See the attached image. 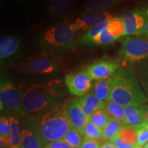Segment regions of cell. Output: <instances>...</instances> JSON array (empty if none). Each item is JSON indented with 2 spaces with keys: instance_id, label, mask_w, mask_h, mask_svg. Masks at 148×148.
<instances>
[{
  "instance_id": "obj_36",
  "label": "cell",
  "mask_w": 148,
  "mask_h": 148,
  "mask_svg": "<svg viewBox=\"0 0 148 148\" xmlns=\"http://www.w3.org/2000/svg\"><path fill=\"white\" fill-rule=\"evenodd\" d=\"M100 148H116V147L112 141L108 140L101 144Z\"/></svg>"
},
{
  "instance_id": "obj_19",
  "label": "cell",
  "mask_w": 148,
  "mask_h": 148,
  "mask_svg": "<svg viewBox=\"0 0 148 148\" xmlns=\"http://www.w3.org/2000/svg\"><path fill=\"white\" fill-rule=\"evenodd\" d=\"M117 138L127 145L136 147L137 146V132L136 129L128 125H123L117 134Z\"/></svg>"
},
{
  "instance_id": "obj_35",
  "label": "cell",
  "mask_w": 148,
  "mask_h": 148,
  "mask_svg": "<svg viewBox=\"0 0 148 148\" xmlns=\"http://www.w3.org/2000/svg\"><path fill=\"white\" fill-rule=\"evenodd\" d=\"M139 109L142 112L144 121L148 122V105L144 104L143 106H140Z\"/></svg>"
},
{
  "instance_id": "obj_34",
  "label": "cell",
  "mask_w": 148,
  "mask_h": 148,
  "mask_svg": "<svg viewBox=\"0 0 148 148\" xmlns=\"http://www.w3.org/2000/svg\"><path fill=\"white\" fill-rule=\"evenodd\" d=\"M112 141V143L114 144V145L116 146V148H136L134 147H132V146H130V145H127L123 143L120 140L119 138H117V136L114 137L113 139H112L110 140Z\"/></svg>"
},
{
  "instance_id": "obj_33",
  "label": "cell",
  "mask_w": 148,
  "mask_h": 148,
  "mask_svg": "<svg viewBox=\"0 0 148 148\" xmlns=\"http://www.w3.org/2000/svg\"><path fill=\"white\" fill-rule=\"evenodd\" d=\"M101 144L99 140L84 139L79 148H100Z\"/></svg>"
},
{
  "instance_id": "obj_29",
  "label": "cell",
  "mask_w": 148,
  "mask_h": 148,
  "mask_svg": "<svg viewBox=\"0 0 148 148\" xmlns=\"http://www.w3.org/2000/svg\"><path fill=\"white\" fill-rule=\"evenodd\" d=\"M10 132V120L5 116L0 118V138L8 140Z\"/></svg>"
},
{
  "instance_id": "obj_6",
  "label": "cell",
  "mask_w": 148,
  "mask_h": 148,
  "mask_svg": "<svg viewBox=\"0 0 148 148\" xmlns=\"http://www.w3.org/2000/svg\"><path fill=\"white\" fill-rule=\"evenodd\" d=\"M119 54L125 62L130 63L144 60L148 57V38L138 35L125 37Z\"/></svg>"
},
{
  "instance_id": "obj_41",
  "label": "cell",
  "mask_w": 148,
  "mask_h": 148,
  "mask_svg": "<svg viewBox=\"0 0 148 148\" xmlns=\"http://www.w3.org/2000/svg\"><path fill=\"white\" fill-rule=\"evenodd\" d=\"M0 1H1V3H3L5 1V0H0Z\"/></svg>"
},
{
  "instance_id": "obj_27",
  "label": "cell",
  "mask_w": 148,
  "mask_h": 148,
  "mask_svg": "<svg viewBox=\"0 0 148 148\" xmlns=\"http://www.w3.org/2000/svg\"><path fill=\"white\" fill-rule=\"evenodd\" d=\"M119 0H90L87 5V10L90 11H104L114 6Z\"/></svg>"
},
{
  "instance_id": "obj_26",
  "label": "cell",
  "mask_w": 148,
  "mask_h": 148,
  "mask_svg": "<svg viewBox=\"0 0 148 148\" xmlns=\"http://www.w3.org/2000/svg\"><path fill=\"white\" fill-rule=\"evenodd\" d=\"M62 139L65 140L72 148H79L84 138L79 130L72 127Z\"/></svg>"
},
{
  "instance_id": "obj_40",
  "label": "cell",
  "mask_w": 148,
  "mask_h": 148,
  "mask_svg": "<svg viewBox=\"0 0 148 148\" xmlns=\"http://www.w3.org/2000/svg\"><path fill=\"white\" fill-rule=\"evenodd\" d=\"M141 148H148V142H147Z\"/></svg>"
},
{
  "instance_id": "obj_14",
  "label": "cell",
  "mask_w": 148,
  "mask_h": 148,
  "mask_svg": "<svg viewBox=\"0 0 148 148\" xmlns=\"http://www.w3.org/2000/svg\"><path fill=\"white\" fill-rule=\"evenodd\" d=\"M78 102L83 112L88 117L100 108H104L105 102L99 99L92 92H88L86 95L78 98Z\"/></svg>"
},
{
  "instance_id": "obj_11",
  "label": "cell",
  "mask_w": 148,
  "mask_h": 148,
  "mask_svg": "<svg viewBox=\"0 0 148 148\" xmlns=\"http://www.w3.org/2000/svg\"><path fill=\"white\" fill-rule=\"evenodd\" d=\"M27 69L34 73H52L58 70L57 61L47 56H40L31 59L27 64Z\"/></svg>"
},
{
  "instance_id": "obj_1",
  "label": "cell",
  "mask_w": 148,
  "mask_h": 148,
  "mask_svg": "<svg viewBox=\"0 0 148 148\" xmlns=\"http://www.w3.org/2000/svg\"><path fill=\"white\" fill-rule=\"evenodd\" d=\"M112 77V85L108 101L123 107L138 108L148 101L131 69L121 68Z\"/></svg>"
},
{
  "instance_id": "obj_31",
  "label": "cell",
  "mask_w": 148,
  "mask_h": 148,
  "mask_svg": "<svg viewBox=\"0 0 148 148\" xmlns=\"http://www.w3.org/2000/svg\"><path fill=\"white\" fill-rule=\"evenodd\" d=\"M140 83L148 95V60L145 62L140 71Z\"/></svg>"
},
{
  "instance_id": "obj_3",
  "label": "cell",
  "mask_w": 148,
  "mask_h": 148,
  "mask_svg": "<svg viewBox=\"0 0 148 148\" xmlns=\"http://www.w3.org/2000/svg\"><path fill=\"white\" fill-rule=\"evenodd\" d=\"M33 121L46 144L62 139L72 127L66 113V105L64 104L52 106Z\"/></svg>"
},
{
  "instance_id": "obj_21",
  "label": "cell",
  "mask_w": 148,
  "mask_h": 148,
  "mask_svg": "<svg viewBox=\"0 0 148 148\" xmlns=\"http://www.w3.org/2000/svg\"><path fill=\"white\" fill-rule=\"evenodd\" d=\"M108 21H104L99 25H96L92 28L90 29L86 32L84 36L81 37L79 40V42L82 45H91L92 41L97 37L101 32L108 27Z\"/></svg>"
},
{
  "instance_id": "obj_28",
  "label": "cell",
  "mask_w": 148,
  "mask_h": 148,
  "mask_svg": "<svg viewBox=\"0 0 148 148\" xmlns=\"http://www.w3.org/2000/svg\"><path fill=\"white\" fill-rule=\"evenodd\" d=\"M116 39H118V38H116L115 35L107 27L106 29L101 32L95 39L92 40L91 45H107L113 42Z\"/></svg>"
},
{
  "instance_id": "obj_42",
  "label": "cell",
  "mask_w": 148,
  "mask_h": 148,
  "mask_svg": "<svg viewBox=\"0 0 148 148\" xmlns=\"http://www.w3.org/2000/svg\"><path fill=\"white\" fill-rule=\"evenodd\" d=\"M4 148H10V147H9L8 146H7V147H4Z\"/></svg>"
},
{
  "instance_id": "obj_37",
  "label": "cell",
  "mask_w": 148,
  "mask_h": 148,
  "mask_svg": "<svg viewBox=\"0 0 148 148\" xmlns=\"http://www.w3.org/2000/svg\"><path fill=\"white\" fill-rule=\"evenodd\" d=\"M143 34H145V36L148 38V16H147V21H146L145 27H144Z\"/></svg>"
},
{
  "instance_id": "obj_9",
  "label": "cell",
  "mask_w": 148,
  "mask_h": 148,
  "mask_svg": "<svg viewBox=\"0 0 148 148\" xmlns=\"http://www.w3.org/2000/svg\"><path fill=\"white\" fill-rule=\"evenodd\" d=\"M148 16V10L135 9L123 16L125 25L124 36H137L143 34Z\"/></svg>"
},
{
  "instance_id": "obj_25",
  "label": "cell",
  "mask_w": 148,
  "mask_h": 148,
  "mask_svg": "<svg viewBox=\"0 0 148 148\" xmlns=\"http://www.w3.org/2000/svg\"><path fill=\"white\" fill-rule=\"evenodd\" d=\"M110 118V116L108 115L105 108H100L93 112L88 117V119L96 126L101 130H103V127L106 126Z\"/></svg>"
},
{
  "instance_id": "obj_2",
  "label": "cell",
  "mask_w": 148,
  "mask_h": 148,
  "mask_svg": "<svg viewBox=\"0 0 148 148\" xmlns=\"http://www.w3.org/2000/svg\"><path fill=\"white\" fill-rule=\"evenodd\" d=\"M63 95L60 79H53L41 84H34L22 94L25 113L34 114L45 110Z\"/></svg>"
},
{
  "instance_id": "obj_22",
  "label": "cell",
  "mask_w": 148,
  "mask_h": 148,
  "mask_svg": "<svg viewBox=\"0 0 148 148\" xmlns=\"http://www.w3.org/2000/svg\"><path fill=\"white\" fill-rule=\"evenodd\" d=\"M123 125H124L121 122L117 120L110 118L106 126L102 130L103 138L107 140H111L117 136L120 130Z\"/></svg>"
},
{
  "instance_id": "obj_5",
  "label": "cell",
  "mask_w": 148,
  "mask_h": 148,
  "mask_svg": "<svg viewBox=\"0 0 148 148\" xmlns=\"http://www.w3.org/2000/svg\"><path fill=\"white\" fill-rule=\"evenodd\" d=\"M22 95L12 82L1 80L0 86L1 110H5L10 116H23L25 112L22 104Z\"/></svg>"
},
{
  "instance_id": "obj_32",
  "label": "cell",
  "mask_w": 148,
  "mask_h": 148,
  "mask_svg": "<svg viewBox=\"0 0 148 148\" xmlns=\"http://www.w3.org/2000/svg\"><path fill=\"white\" fill-rule=\"evenodd\" d=\"M43 148H72L65 140L60 139L56 141L49 142Z\"/></svg>"
},
{
  "instance_id": "obj_38",
  "label": "cell",
  "mask_w": 148,
  "mask_h": 148,
  "mask_svg": "<svg viewBox=\"0 0 148 148\" xmlns=\"http://www.w3.org/2000/svg\"><path fill=\"white\" fill-rule=\"evenodd\" d=\"M141 126L145 127V128H146L148 130V122H144V123H143V125H142Z\"/></svg>"
},
{
  "instance_id": "obj_7",
  "label": "cell",
  "mask_w": 148,
  "mask_h": 148,
  "mask_svg": "<svg viewBox=\"0 0 148 148\" xmlns=\"http://www.w3.org/2000/svg\"><path fill=\"white\" fill-rule=\"evenodd\" d=\"M92 79L86 70L69 73L64 78V83L72 95L83 97L88 93L92 87Z\"/></svg>"
},
{
  "instance_id": "obj_18",
  "label": "cell",
  "mask_w": 148,
  "mask_h": 148,
  "mask_svg": "<svg viewBox=\"0 0 148 148\" xmlns=\"http://www.w3.org/2000/svg\"><path fill=\"white\" fill-rule=\"evenodd\" d=\"M125 125L137 129L144 123L142 112L139 108L132 106L124 107Z\"/></svg>"
},
{
  "instance_id": "obj_17",
  "label": "cell",
  "mask_w": 148,
  "mask_h": 148,
  "mask_svg": "<svg viewBox=\"0 0 148 148\" xmlns=\"http://www.w3.org/2000/svg\"><path fill=\"white\" fill-rule=\"evenodd\" d=\"M95 81L92 85V93L103 101H108L112 85V77Z\"/></svg>"
},
{
  "instance_id": "obj_20",
  "label": "cell",
  "mask_w": 148,
  "mask_h": 148,
  "mask_svg": "<svg viewBox=\"0 0 148 148\" xmlns=\"http://www.w3.org/2000/svg\"><path fill=\"white\" fill-rule=\"evenodd\" d=\"M105 102V110L108 112L110 117L117 120L125 125V118L124 107L120 106L117 103L112 101H104Z\"/></svg>"
},
{
  "instance_id": "obj_39",
  "label": "cell",
  "mask_w": 148,
  "mask_h": 148,
  "mask_svg": "<svg viewBox=\"0 0 148 148\" xmlns=\"http://www.w3.org/2000/svg\"><path fill=\"white\" fill-rule=\"evenodd\" d=\"M14 1H16V2L17 3H23L24 1H25L26 0H14Z\"/></svg>"
},
{
  "instance_id": "obj_8",
  "label": "cell",
  "mask_w": 148,
  "mask_h": 148,
  "mask_svg": "<svg viewBox=\"0 0 148 148\" xmlns=\"http://www.w3.org/2000/svg\"><path fill=\"white\" fill-rule=\"evenodd\" d=\"M113 18L112 14L108 10L90 11L69 24L70 27L73 32L79 31L89 30L96 25Z\"/></svg>"
},
{
  "instance_id": "obj_23",
  "label": "cell",
  "mask_w": 148,
  "mask_h": 148,
  "mask_svg": "<svg viewBox=\"0 0 148 148\" xmlns=\"http://www.w3.org/2000/svg\"><path fill=\"white\" fill-rule=\"evenodd\" d=\"M75 0H51L49 10L52 13L64 14L73 8Z\"/></svg>"
},
{
  "instance_id": "obj_12",
  "label": "cell",
  "mask_w": 148,
  "mask_h": 148,
  "mask_svg": "<svg viewBox=\"0 0 148 148\" xmlns=\"http://www.w3.org/2000/svg\"><path fill=\"white\" fill-rule=\"evenodd\" d=\"M21 148H43L46 145L33 121L21 127Z\"/></svg>"
},
{
  "instance_id": "obj_4",
  "label": "cell",
  "mask_w": 148,
  "mask_h": 148,
  "mask_svg": "<svg viewBox=\"0 0 148 148\" xmlns=\"http://www.w3.org/2000/svg\"><path fill=\"white\" fill-rule=\"evenodd\" d=\"M74 32L69 24L62 23L48 29L42 36V44L58 51H68L74 47Z\"/></svg>"
},
{
  "instance_id": "obj_10",
  "label": "cell",
  "mask_w": 148,
  "mask_h": 148,
  "mask_svg": "<svg viewBox=\"0 0 148 148\" xmlns=\"http://www.w3.org/2000/svg\"><path fill=\"white\" fill-rule=\"evenodd\" d=\"M121 66L119 61L99 60L90 64L85 70L92 80L98 81L110 77Z\"/></svg>"
},
{
  "instance_id": "obj_16",
  "label": "cell",
  "mask_w": 148,
  "mask_h": 148,
  "mask_svg": "<svg viewBox=\"0 0 148 148\" xmlns=\"http://www.w3.org/2000/svg\"><path fill=\"white\" fill-rule=\"evenodd\" d=\"M18 116H9L10 123V132L9 136L8 147L10 148H21V127Z\"/></svg>"
},
{
  "instance_id": "obj_30",
  "label": "cell",
  "mask_w": 148,
  "mask_h": 148,
  "mask_svg": "<svg viewBox=\"0 0 148 148\" xmlns=\"http://www.w3.org/2000/svg\"><path fill=\"white\" fill-rule=\"evenodd\" d=\"M137 132V146L142 147L148 142V130L143 126L136 129Z\"/></svg>"
},
{
  "instance_id": "obj_13",
  "label": "cell",
  "mask_w": 148,
  "mask_h": 148,
  "mask_svg": "<svg viewBox=\"0 0 148 148\" xmlns=\"http://www.w3.org/2000/svg\"><path fill=\"white\" fill-rule=\"evenodd\" d=\"M66 113L69 116L72 127L80 132L89 119L79 106L78 99L75 98L69 101L66 104Z\"/></svg>"
},
{
  "instance_id": "obj_43",
  "label": "cell",
  "mask_w": 148,
  "mask_h": 148,
  "mask_svg": "<svg viewBox=\"0 0 148 148\" xmlns=\"http://www.w3.org/2000/svg\"><path fill=\"white\" fill-rule=\"evenodd\" d=\"M136 148H141V147H136Z\"/></svg>"
},
{
  "instance_id": "obj_24",
  "label": "cell",
  "mask_w": 148,
  "mask_h": 148,
  "mask_svg": "<svg viewBox=\"0 0 148 148\" xmlns=\"http://www.w3.org/2000/svg\"><path fill=\"white\" fill-rule=\"evenodd\" d=\"M84 139L99 140L103 138L102 130L96 126L90 121L80 131Z\"/></svg>"
},
{
  "instance_id": "obj_15",
  "label": "cell",
  "mask_w": 148,
  "mask_h": 148,
  "mask_svg": "<svg viewBox=\"0 0 148 148\" xmlns=\"http://www.w3.org/2000/svg\"><path fill=\"white\" fill-rule=\"evenodd\" d=\"M19 40L13 35L1 36L0 39V58L1 60L8 59L17 51L19 47Z\"/></svg>"
}]
</instances>
